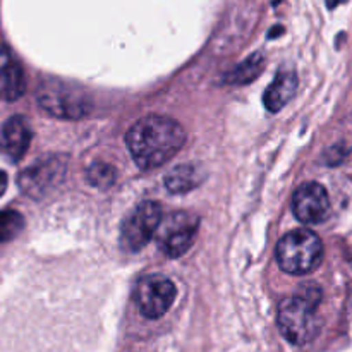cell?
I'll return each mask as SVG.
<instances>
[{"label": "cell", "instance_id": "cell-8", "mask_svg": "<svg viewBox=\"0 0 352 352\" xmlns=\"http://www.w3.org/2000/svg\"><path fill=\"white\" fill-rule=\"evenodd\" d=\"M175 299V285L164 275H146L138 282L136 305L141 315L157 320L170 309Z\"/></svg>", "mask_w": 352, "mask_h": 352}, {"label": "cell", "instance_id": "cell-12", "mask_svg": "<svg viewBox=\"0 0 352 352\" xmlns=\"http://www.w3.org/2000/svg\"><path fill=\"white\" fill-rule=\"evenodd\" d=\"M298 89V76L292 71H280L275 76L274 82L267 88L263 96V103L270 112H278L284 109L294 96Z\"/></svg>", "mask_w": 352, "mask_h": 352}, {"label": "cell", "instance_id": "cell-10", "mask_svg": "<svg viewBox=\"0 0 352 352\" xmlns=\"http://www.w3.org/2000/svg\"><path fill=\"white\" fill-rule=\"evenodd\" d=\"M26 78L9 47L0 43V100L16 102L24 95Z\"/></svg>", "mask_w": 352, "mask_h": 352}, {"label": "cell", "instance_id": "cell-11", "mask_svg": "<svg viewBox=\"0 0 352 352\" xmlns=\"http://www.w3.org/2000/svg\"><path fill=\"white\" fill-rule=\"evenodd\" d=\"M31 143V127L23 116H12L0 129V150L9 160L19 162Z\"/></svg>", "mask_w": 352, "mask_h": 352}, {"label": "cell", "instance_id": "cell-17", "mask_svg": "<svg viewBox=\"0 0 352 352\" xmlns=\"http://www.w3.org/2000/svg\"><path fill=\"white\" fill-rule=\"evenodd\" d=\"M6 189H7V174L0 170V196H3Z\"/></svg>", "mask_w": 352, "mask_h": 352}, {"label": "cell", "instance_id": "cell-18", "mask_svg": "<svg viewBox=\"0 0 352 352\" xmlns=\"http://www.w3.org/2000/svg\"><path fill=\"white\" fill-rule=\"evenodd\" d=\"M342 2H346V0H327V6H329L330 9H333V7H337L339 3H342Z\"/></svg>", "mask_w": 352, "mask_h": 352}, {"label": "cell", "instance_id": "cell-7", "mask_svg": "<svg viewBox=\"0 0 352 352\" xmlns=\"http://www.w3.org/2000/svg\"><path fill=\"white\" fill-rule=\"evenodd\" d=\"M162 223V208L155 201H144L124 220L120 243L127 251H140L150 243Z\"/></svg>", "mask_w": 352, "mask_h": 352}, {"label": "cell", "instance_id": "cell-2", "mask_svg": "<svg viewBox=\"0 0 352 352\" xmlns=\"http://www.w3.org/2000/svg\"><path fill=\"white\" fill-rule=\"evenodd\" d=\"M322 301L318 285H302L292 298L284 299L278 306V329L282 336L292 344H308L318 333L316 308Z\"/></svg>", "mask_w": 352, "mask_h": 352}, {"label": "cell", "instance_id": "cell-1", "mask_svg": "<svg viewBox=\"0 0 352 352\" xmlns=\"http://www.w3.org/2000/svg\"><path fill=\"white\" fill-rule=\"evenodd\" d=\"M186 133L177 120L164 116H148L127 131L126 143L133 160L141 168H157L177 155Z\"/></svg>", "mask_w": 352, "mask_h": 352}, {"label": "cell", "instance_id": "cell-6", "mask_svg": "<svg viewBox=\"0 0 352 352\" xmlns=\"http://www.w3.org/2000/svg\"><path fill=\"white\" fill-rule=\"evenodd\" d=\"M67 170V162L64 157L50 155L40 158L31 167L24 168L17 177V184L31 198H41L55 188L64 179Z\"/></svg>", "mask_w": 352, "mask_h": 352}, {"label": "cell", "instance_id": "cell-13", "mask_svg": "<svg viewBox=\"0 0 352 352\" xmlns=\"http://www.w3.org/2000/svg\"><path fill=\"white\" fill-rule=\"evenodd\" d=\"M205 168L199 164H182L172 168L165 175V188L172 195H184V192L192 191L205 181Z\"/></svg>", "mask_w": 352, "mask_h": 352}, {"label": "cell", "instance_id": "cell-4", "mask_svg": "<svg viewBox=\"0 0 352 352\" xmlns=\"http://www.w3.org/2000/svg\"><path fill=\"white\" fill-rule=\"evenodd\" d=\"M36 100L45 112L58 119H79L85 117L89 110V102L86 96L79 95L71 86L52 79L38 86Z\"/></svg>", "mask_w": 352, "mask_h": 352}, {"label": "cell", "instance_id": "cell-16", "mask_svg": "<svg viewBox=\"0 0 352 352\" xmlns=\"http://www.w3.org/2000/svg\"><path fill=\"white\" fill-rule=\"evenodd\" d=\"M116 168L110 164H105V162H95L88 167L86 170V179L91 186L98 189H107L116 182Z\"/></svg>", "mask_w": 352, "mask_h": 352}, {"label": "cell", "instance_id": "cell-3", "mask_svg": "<svg viewBox=\"0 0 352 352\" xmlns=\"http://www.w3.org/2000/svg\"><path fill=\"white\" fill-rule=\"evenodd\" d=\"M323 260V244L311 230H294L277 246L278 267L291 275H305L316 270Z\"/></svg>", "mask_w": 352, "mask_h": 352}, {"label": "cell", "instance_id": "cell-15", "mask_svg": "<svg viewBox=\"0 0 352 352\" xmlns=\"http://www.w3.org/2000/svg\"><path fill=\"white\" fill-rule=\"evenodd\" d=\"M24 229V219L19 212L3 210L0 212V243H9Z\"/></svg>", "mask_w": 352, "mask_h": 352}, {"label": "cell", "instance_id": "cell-9", "mask_svg": "<svg viewBox=\"0 0 352 352\" xmlns=\"http://www.w3.org/2000/svg\"><path fill=\"white\" fill-rule=\"evenodd\" d=\"M330 210V199L325 188L318 182H306L292 198V212L296 219L308 226H315L325 220Z\"/></svg>", "mask_w": 352, "mask_h": 352}, {"label": "cell", "instance_id": "cell-14", "mask_svg": "<svg viewBox=\"0 0 352 352\" xmlns=\"http://www.w3.org/2000/svg\"><path fill=\"white\" fill-rule=\"evenodd\" d=\"M265 65V58L261 54L251 55L244 62H241L234 71H230L226 76V82L229 85H246V82H253L258 76L261 74Z\"/></svg>", "mask_w": 352, "mask_h": 352}, {"label": "cell", "instance_id": "cell-5", "mask_svg": "<svg viewBox=\"0 0 352 352\" xmlns=\"http://www.w3.org/2000/svg\"><path fill=\"white\" fill-rule=\"evenodd\" d=\"M198 217L188 212H177L162 220L157 230V243L167 256L179 258L192 246L198 232Z\"/></svg>", "mask_w": 352, "mask_h": 352}]
</instances>
